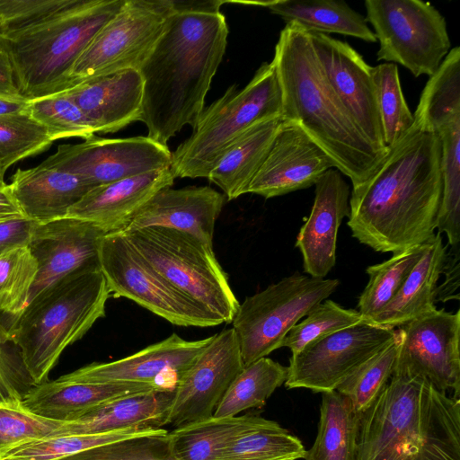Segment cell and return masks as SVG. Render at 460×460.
Instances as JSON below:
<instances>
[{
	"instance_id": "6da1fadb",
	"label": "cell",
	"mask_w": 460,
	"mask_h": 460,
	"mask_svg": "<svg viewBox=\"0 0 460 460\" xmlns=\"http://www.w3.org/2000/svg\"><path fill=\"white\" fill-rule=\"evenodd\" d=\"M227 1H173L172 13L138 72L143 81L139 121L147 137L165 145L184 126L194 129L222 61Z\"/></svg>"
},
{
	"instance_id": "7a4b0ae2",
	"label": "cell",
	"mask_w": 460,
	"mask_h": 460,
	"mask_svg": "<svg viewBox=\"0 0 460 460\" xmlns=\"http://www.w3.org/2000/svg\"><path fill=\"white\" fill-rule=\"evenodd\" d=\"M441 194L439 137L411 127L369 178L353 187L347 225L374 251L402 252L434 237Z\"/></svg>"
},
{
	"instance_id": "3957f363",
	"label": "cell",
	"mask_w": 460,
	"mask_h": 460,
	"mask_svg": "<svg viewBox=\"0 0 460 460\" xmlns=\"http://www.w3.org/2000/svg\"><path fill=\"white\" fill-rule=\"evenodd\" d=\"M272 62L282 92V119L298 126L356 187L385 156L359 130L328 83L306 31L286 24Z\"/></svg>"
},
{
	"instance_id": "277c9868",
	"label": "cell",
	"mask_w": 460,
	"mask_h": 460,
	"mask_svg": "<svg viewBox=\"0 0 460 460\" xmlns=\"http://www.w3.org/2000/svg\"><path fill=\"white\" fill-rule=\"evenodd\" d=\"M355 460H460V399L393 375L360 413Z\"/></svg>"
},
{
	"instance_id": "5b68a950",
	"label": "cell",
	"mask_w": 460,
	"mask_h": 460,
	"mask_svg": "<svg viewBox=\"0 0 460 460\" xmlns=\"http://www.w3.org/2000/svg\"><path fill=\"white\" fill-rule=\"evenodd\" d=\"M109 296L101 269L79 270L46 289L12 319L9 333L36 385L47 382L65 349L105 316Z\"/></svg>"
},
{
	"instance_id": "8992f818",
	"label": "cell",
	"mask_w": 460,
	"mask_h": 460,
	"mask_svg": "<svg viewBox=\"0 0 460 460\" xmlns=\"http://www.w3.org/2000/svg\"><path fill=\"white\" fill-rule=\"evenodd\" d=\"M125 1L81 0L45 23L0 37L20 95L31 101L70 89L76 60Z\"/></svg>"
},
{
	"instance_id": "52a82bcc",
	"label": "cell",
	"mask_w": 460,
	"mask_h": 460,
	"mask_svg": "<svg viewBox=\"0 0 460 460\" xmlns=\"http://www.w3.org/2000/svg\"><path fill=\"white\" fill-rule=\"evenodd\" d=\"M282 117V92L274 63H263L242 89L231 85L204 109L191 136L173 153L174 177L208 178L227 148L250 127Z\"/></svg>"
},
{
	"instance_id": "ba28073f",
	"label": "cell",
	"mask_w": 460,
	"mask_h": 460,
	"mask_svg": "<svg viewBox=\"0 0 460 460\" xmlns=\"http://www.w3.org/2000/svg\"><path fill=\"white\" fill-rule=\"evenodd\" d=\"M120 233L175 289L221 323H231L239 302L212 245L164 226Z\"/></svg>"
},
{
	"instance_id": "9c48e42d",
	"label": "cell",
	"mask_w": 460,
	"mask_h": 460,
	"mask_svg": "<svg viewBox=\"0 0 460 460\" xmlns=\"http://www.w3.org/2000/svg\"><path fill=\"white\" fill-rule=\"evenodd\" d=\"M337 279L294 273L247 296L231 323L244 367L281 348L292 327L339 287Z\"/></svg>"
},
{
	"instance_id": "30bf717a",
	"label": "cell",
	"mask_w": 460,
	"mask_h": 460,
	"mask_svg": "<svg viewBox=\"0 0 460 460\" xmlns=\"http://www.w3.org/2000/svg\"><path fill=\"white\" fill-rule=\"evenodd\" d=\"M367 22L379 42L377 61L400 64L415 77L432 75L450 51L447 22L430 3L366 0Z\"/></svg>"
},
{
	"instance_id": "8fae6325",
	"label": "cell",
	"mask_w": 460,
	"mask_h": 460,
	"mask_svg": "<svg viewBox=\"0 0 460 460\" xmlns=\"http://www.w3.org/2000/svg\"><path fill=\"white\" fill-rule=\"evenodd\" d=\"M172 13V0H126L74 65L70 85L141 66Z\"/></svg>"
},
{
	"instance_id": "7c38bea8",
	"label": "cell",
	"mask_w": 460,
	"mask_h": 460,
	"mask_svg": "<svg viewBox=\"0 0 460 460\" xmlns=\"http://www.w3.org/2000/svg\"><path fill=\"white\" fill-rule=\"evenodd\" d=\"M99 263L110 293L124 296L179 326L212 327L221 324L175 289L128 243L120 232L105 234Z\"/></svg>"
},
{
	"instance_id": "4fadbf2b",
	"label": "cell",
	"mask_w": 460,
	"mask_h": 460,
	"mask_svg": "<svg viewBox=\"0 0 460 460\" xmlns=\"http://www.w3.org/2000/svg\"><path fill=\"white\" fill-rule=\"evenodd\" d=\"M395 334V328L363 320L317 339L291 356L284 384L288 389L334 391Z\"/></svg>"
},
{
	"instance_id": "5bb4252c",
	"label": "cell",
	"mask_w": 460,
	"mask_h": 460,
	"mask_svg": "<svg viewBox=\"0 0 460 460\" xmlns=\"http://www.w3.org/2000/svg\"><path fill=\"white\" fill-rule=\"evenodd\" d=\"M397 329L401 341L393 375L424 377L459 398L460 311L436 308Z\"/></svg>"
},
{
	"instance_id": "9a60e30c",
	"label": "cell",
	"mask_w": 460,
	"mask_h": 460,
	"mask_svg": "<svg viewBox=\"0 0 460 460\" xmlns=\"http://www.w3.org/2000/svg\"><path fill=\"white\" fill-rule=\"evenodd\" d=\"M167 146L146 137L101 138L58 146L42 164L79 176L93 188L169 167Z\"/></svg>"
},
{
	"instance_id": "2e32d148",
	"label": "cell",
	"mask_w": 460,
	"mask_h": 460,
	"mask_svg": "<svg viewBox=\"0 0 460 460\" xmlns=\"http://www.w3.org/2000/svg\"><path fill=\"white\" fill-rule=\"evenodd\" d=\"M243 367L234 329L214 334L178 380L165 425L178 428L212 417L229 385Z\"/></svg>"
},
{
	"instance_id": "e0dca14e",
	"label": "cell",
	"mask_w": 460,
	"mask_h": 460,
	"mask_svg": "<svg viewBox=\"0 0 460 460\" xmlns=\"http://www.w3.org/2000/svg\"><path fill=\"white\" fill-rule=\"evenodd\" d=\"M307 34L319 65L337 97L362 134L386 154L372 66L347 42L328 34Z\"/></svg>"
},
{
	"instance_id": "ac0fdd59",
	"label": "cell",
	"mask_w": 460,
	"mask_h": 460,
	"mask_svg": "<svg viewBox=\"0 0 460 460\" xmlns=\"http://www.w3.org/2000/svg\"><path fill=\"white\" fill-rule=\"evenodd\" d=\"M106 234L74 217L36 223L28 242L38 272L25 307L55 283L79 270L100 269L99 248Z\"/></svg>"
},
{
	"instance_id": "d6986e66",
	"label": "cell",
	"mask_w": 460,
	"mask_h": 460,
	"mask_svg": "<svg viewBox=\"0 0 460 460\" xmlns=\"http://www.w3.org/2000/svg\"><path fill=\"white\" fill-rule=\"evenodd\" d=\"M213 337L186 341L172 333L126 358L93 362L60 377L85 383H147L174 390L181 375Z\"/></svg>"
},
{
	"instance_id": "ffe728a7",
	"label": "cell",
	"mask_w": 460,
	"mask_h": 460,
	"mask_svg": "<svg viewBox=\"0 0 460 460\" xmlns=\"http://www.w3.org/2000/svg\"><path fill=\"white\" fill-rule=\"evenodd\" d=\"M332 167V160L300 126L283 120L247 193L270 199L306 189Z\"/></svg>"
},
{
	"instance_id": "44dd1931",
	"label": "cell",
	"mask_w": 460,
	"mask_h": 460,
	"mask_svg": "<svg viewBox=\"0 0 460 460\" xmlns=\"http://www.w3.org/2000/svg\"><path fill=\"white\" fill-rule=\"evenodd\" d=\"M310 215L296 236V247L310 277L324 279L336 262L338 231L349 216V186L337 169L324 172L314 184Z\"/></svg>"
},
{
	"instance_id": "7402d4cb",
	"label": "cell",
	"mask_w": 460,
	"mask_h": 460,
	"mask_svg": "<svg viewBox=\"0 0 460 460\" xmlns=\"http://www.w3.org/2000/svg\"><path fill=\"white\" fill-rule=\"evenodd\" d=\"M174 179L169 166L95 187L66 217L90 222L106 234L123 232L145 204L160 190L171 187Z\"/></svg>"
},
{
	"instance_id": "603a6c76",
	"label": "cell",
	"mask_w": 460,
	"mask_h": 460,
	"mask_svg": "<svg viewBox=\"0 0 460 460\" xmlns=\"http://www.w3.org/2000/svg\"><path fill=\"white\" fill-rule=\"evenodd\" d=\"M224 202L223 194L207 186L164 188L145 204L123 232L164 226L186 232L213 246L215 225Z\"/></svg>"
},
{
	"instance_id": "cb8c5ba5",
	"label": "cell",
	"mask_w": 460,
	"mask_h": 460,
	"mask_svg": "<svg viewBox=\"0 0 460 460\" xmlns=\"http://www.w3.org/2000/svg\"><path fill=\"white\" fill-rule=\"evenodd\" d=\"M84 112L95 133H113L139 120L143 81L127 69L82 82L63 92Z\"/></svg>"
},
{
	"instance_id": "d4e9b609",
	"label": "cell",
	"mask_w": 460,
	"mask_h": 460,
	"mask_svg": "<svg viewBox=\"0 0 460 460\" xmlns=\"http://www.w3.org/2000/svg\"><path fill=\"white\" fill-rule=\"evenodd\" d=\"M155 390L170 389L147 383H85L59 377L36 385L22 405L40 417L66 423L107 402Z\"/></svg>"
},
{
	"instance_id": "484cf974",
	"label": "cell",
	"mask_w": 460,
	"mask_h": 460,
	"mask_svg": "<svg viewBox=\"0 0 460 460\" xmlns=\"http://www.w3.org/2000/svg\"><path fill=\"white\" fill-rule=\"evenodd\" d=\"M11 189L24 217L38 224L66 217L69 209L93 189L77 175L40 164L17 169Z\"/></svg>"
},
{
	"instance_id": "4316f807",
	"label": "cell",
	"mask_w": 460,
	"mask_h": 460,
	"mask_svg": "<svg viewBox=\"0 0 460 460\" xmlns=\"http://www.w3.org/2000/svg\"><path fill=\"white\" fill-rule=\"evenodd\" d=\"M173 395L174 390H155L107 402L64 423L51 437L161 429L165 425Z\"/></svg>"
},
{
	"instance_id": "83f0119b",
	"label": "cell",
	"mask_w": 460,
	"mask_h": 460,
	"mask_svg": "<svg viewBox=\"0 0 460 460\" xmlns=\"http://www.w3.org/2000/svg\"><path fill=\"white\" fill-rule=\"evenodd\" d=\"M447 246L437 233L427 244L416 265L394 298L368 321L389 327H399L436 309L435 291L442 274Z\"/></svg>"
},
{
	"instance_id": "f1b7e54d",
	"label": "cell",
	"mask_w": 460,
	"mask_h": 460,
	"mask_svg": "<svg viewBox=\"0 0 460 460\" xmlns=\"http://www.w3.org/2000/svg\"><path fill=\"white\" fill-rule=\"evenodd\" d=\"M282 122L279 116L250 127L227 148L210 171L207 179L218 186L228 200L247 193Z\"/></svg>"
},
{
	"instance_id": "f546056e",
	"label": "cell",
	"mask_w": 460,
	"mask_h": 460,
	"mask_svg": "<svg viewBox=\"0 0 460 460\" xmlns=\"http://www.w3.org/2000/svg\"><path fill=\"white\" fill-rule=\"evenodd\" d=\"M248 4L266 7L286 24L296 25L307 32L339 33L369 43L376 42L366 18L344 1L275 0Z\"/></svg>"
},
{
	"instance_id": "4dcf8cb0",
	"label": "cell",
	"mask_w": 460,
	"mask_h": 460,
	"mask_svg": "<svg viewBox=\"0 0 460 460\" xmlns=\"http://www.w3.org/2000/svg\"><path fill=\"white\" fill-rule=\"evenodd\" d=\"M265 418L254 414L210 417L168 432L177 460H219L224 448L240 435L259 426Z\"/></svg>"
},
{
	"instance_id": "1f68e13d",
	"label": "cell",
	"mask_w": 460,
	"mask_h": 460,
	"mask_svg": "<svg viewBox=\"0 0 460 460\" xmlns=\"http://www.w3.org/2000/svg\"><path fill=\"white\" fill-rule=\"evenodd\" d=\"M360 413L336 390L322 394L317 435L305 460H355Z\"/></svg>"
},
{
	"instance_id": "d6a6232c",
	"label": "cell",
	"mask_w": 460,
	"mask_h": 460,
	"mask_svg": "<svg viewBox=\"0 0 460 460\" xmlns=\"http://www.w3.org/2000/svg\"><path fill=\"white\" fill-rule=\"evenodd\" d=\"M460 117V48L455 47L429 76L413 113L412 127L419 131L435 132Z\"/></svg>"
},
{
	"instance_id": "836d02e7",
	"label": "cell",
	"mask_w": 460,
	"mask_h": 460,
	"mask_svg": "<svg viewBox=\"0 0 460 460\" xmlns=\"http://www.w3.org/2000/svg\"><path fill=\"white\" fill-rule=\"evenodd\" d=\"M288 367L264 357L244 367L217 404L214 417H234L261 408L287 379Z\"/></svg>"
},
{
	"instance_id": "e575fe53",
	"label": "cell",
	"mask_w": 460,
	"mask_h": 460,
	"mask_svg": "<svg viewBox=\"0 0 460 460\" xmlns=\"http://www.w3.org/2000/svg\"><path fill=\"white\" fill-rule=\"evenodd\" d=\"M441 143L442 194L436 219L438 234H446L447 244L460 243V117L437 131Z\"/></svg>"
},
{
	"instance_id": "d590c367",
	"label": "cell",
	"mask_w": 460,
	"mask_h": 460,
	"mask_svg": "<svg viewBox=\"0 0 460 460\" xmlns=\"http://www.w3.org/2000/svg\"><path fill=\"white\" fill-rule=\"evenodd\" d=\"M302 442L278 422L265 419L256 428L233 439L219 460H297L304 458Z\"/></svg>"
},
{
	"instance_id": "8d00e7d4",
	"label": "cell",
	"mask_w": 460,
	"mask_h": 460,
	"mask_svg": "<svg viewBox=\"0 0 460 460\" xmlns=\"http://www.w3.org/2000/svg\"><path fill=\"white\" fill-rule=\"evenodd\" d=\"M426 244L394 253L389 260L367 268L369 279L358 302V311L365 320L377 314L394 298L421 258Z\"/></svg>"
},
{
	"instance_id": "74e56055",
	"label": "cell",
	"mask_w": 460,
	"mask_h": 460,
	"mask_svg": "<svg viewBox=\"0 0 460 460\" xmlns=\"http://www.w3.org/2000/svg\"><path fill=\"white\" fill-rule=\"evenodd\" d=\"M383 140L388 150L400 141L414 123L401 87L397 65L383 63L372 66Z\"/></svg>"
},
{
	"instance_id": "f35d334b",
	"label": "cell",
	"mask_w": 460,
	"mask_h": 460,
	"mask_svg": "<svg viewBox=\"0 0 460 460\" xmlns=\"http://www.w3.org/2000/svg\"><path fill=\"white\" fill-rule=\"evenodd\" d=\"M400 341V332L396 329L394 338L385 348L336 388L350 401L357 412L362 413L368 408L391 378Z\"/></svg>"
},
{
	"instance_id": "ab89813d",
	"label": "cell",
	"mask_w": 460,
	"mask_h": 460,
	"mask_svg": "<svg viewBox=\"0 0 460 460\" xmlns=\"http://www.w3.org/2000/svg\"><path fill=\"white\" fill-rule=\"evenodd\" d=\"M53 140L28 111L0 115V181L16 162L47 149Z\"/></svg>"
},
{
	"instance_id": "60d3db41",
	"label": "cell",
	"mask_w": 460,
	"mask_h": 460,
	"mask_svg": "<svg viewBox=\"0 0 460 460\" xmlns=\"http://www.w3.org/2000/svg\"><path fill=\"white\" fill-rule=\"evenodd\" d=\"M38 272V263L27 245L0 255V314L13 319L28 301Z\"/></svg>"
},
{
	"instance_id": "b9f144b4",
	"label": "cell",
	"mask_w": 460,
	"mask_h": 460,
	"mask_svg": "<svg viewBox=\"0 0 460 460\" xmlns=\"http://www.w3.org/2000/svg\"><path fill=\"white\" fill-rule=\"evenodd\" d=\"M28 112L41 124L51 139L94 136V128L80 108L65 93H60L28 102Z\"/></svg>"
},
{
	"instance_id": "7bdbcfd3",
	"label": "cell",
	"mask_w": 460,
	"mask_h": 460,
	"mask_svg": "<svg viewBox=\"0 0 460 460\" xmlns=\"http://www.w3.org/2000/svg\"><path fill=\"white\" fill-rule=\"evenodd\" d=\"M155 429H157L48 437L23 445L8 453L5 457L19 460H58L103 444L150 433Z\"/></svg>"
},
{
	"instance_id": "ee69618b",
	"label": "cell",
	"mask_w": 460,
	"mask_h": 460,
	"mask_svg": "<svg viewBox=\"0 0 460 460\" xmlns=\"http://www.w3.org/2000/svg\"><path fill=\"white\" fill-rule=\"evenodd\" d=\"M301 322L295 324L284 338L292 356L308 343L365 320L358 310L346 309L331 299L316 305Z\"/></svg>"
},
{
	"instance_id": "f6af8a7d",
	"label": "cell",
	"mask_w": 460,
	"mask_h": 460,
	"mask_svg": "<svg viewBox=\"0 0 460 460\" xmlns=\"http://www.w3.org/2000/svg\"><path fill=\"white\" fill-rule=\"evenodd\" d=\"M58 460H177L172 454L168 431L153 432L103 444Z\"/></svg>"
},
{
	"instance_id": "bcb514c9",
	"label": "cell",
	"mask_w": 460,
	"mask_h": 460,
	"mask_svg": "<svg viewBox=\"0 0 460 460\" xmlns=\"http://www.w3.org/2000/svg\"><path fill=\"white\" fill-rule=\"evenodd\" d=\"M63 424L33 414L22 403H0V460L23 445L51 437Z\"/></svg>"
},
{
	"instance_id": "7dc6e473",
	"label": "cell",
	"mask_w": 460,
	"mask_h": 460,
	"mask_svg": "<svg viewBox=\"0 0 460 460\" xmlns=\"http://www.w3.org/2000/svg\"><path fill=\"white\" fill-rule=\"evenodd\" d=\"M81 0H0V37L39 26Z\"/></svg>"
},
{
	"instance_id": "c3c4849f",
	"label": "cell",
	"mask_w": 460,
	"mask_h": 460,
	"mask_svg": "<svg viewBox=\"0 0 460 460\" xmlns=\"http://www.w3.org/2000/svg\"><path fill=\"white\" fill-rule=\"evenodd\" d=\"M35 385L19 347L0 319V403L21 404Z\"/></svg>"
},
{
	"instance_id": "681fc988",
	"label": "cell",
	"mask_w": 460,
	"mask_h": 460,
	"mask_svg": "<svg viewBox=\"0 0 460 460\" xmlns=\"http://www.w3.org/2000/svg\"><path fill=\"white\" fill-rule=\"evenodd\" d=\"M442 274L446 275V279L442 285L436 288L435 302L458 299L455 293L459 296V246L451 247L448 252L447 251Z\"/></svg>"
},
{
	"instance_id": "f907efd6",
	"label": "cell",
	"mask_w": 460,
	"mask_h": 460,
	"mask_svg": "<svg viewBox=\"0 0 460 460\" xmlns=\"http://www.w3.org/2000/svg\"><path fill=\"white\" fill-rule=\"evenodd\" d=\"M35 224L27 218L0 224V255L14 247L27 245Z\"/></svg>"
},
{
	"instance_id": "816d5d0a",
	"label": "cell",
	"mask_w": 460,
	"mask_h": 460,
	"mask_svg": "<svg viewBox=\"0 0 460 460\" xmlns=\"http://www.w3.org/2000/svg\"><path fill=\"white\" fill-rule=\"evenodd\" d=\"M26 218L17 203L10 184L0 183V224Z\"/></svg>"
},
{
	"instance_id": "f5cc1de1",
	"label": "cell",
	"mask_w": 460,
	"mask_h": 460,
	"mask_svg": "<svg viewBox=\"0 0 460 460\" xmlns=\"http://www.w3.org/2000/svg\"><path fill=\"white\" fill-rule=\"evenodd\" d=\"M0 97H22L15 84L10 61L2 49H0Z\"/></svg>"
},
{
	"instance_id": "db71d44e",
	"label": "cell",
	"mask_w": 460,
	"mask_h": 460,
	"mask_svg": "<svg viewBox=\"0 0 460 460\" xmlns=\"http://www.w3.org/2000/svg\"><path fill=\"white\" fill-rule=\"evenodd\" d=\"M28 102L23 97H0V115L26 111Z\"/></svg>"
},
{
	"instance_id": "11a10c76",
	"label": "cell",
	"mask_w": 460,
	"mask_h": 460,
	"mask_svg": "<svg viewBox=\"0 0 460 460\" xmlns=\"http://www.w3.org/2000/svg\"><path fill=\"white\" fill-rule=\"evenodd\" d=\"M1 460H19V459L13 458V457H5V458H3Z\"/></svg>"
},
{
	"instance_id": "9f6ffc18",
	"label": "cell",
	"mask_w": 460,
	"mask_h": 460,
	"mask_svg": "<svg viewBox=\"0 0 460 460\" xmlns=\"http://www.w3.org/2000/svg\"><path fill=\"white\" fill-rule=\"evenodd\" d=\"M2 182H4V181H0V183H2Z\"/></svg>"
},
{
	"instance_id": "6f0895ef",
	"label": "cell",
	"mask_w": 460,
	"mask_h": 460,
	"mask_svg": "<svg viewBox=\"0 0 460 460\" xmlns=\"http://www.w3.org/2000/svg\"></svg>"
},
{
	"instance_id": "680465c9",
	"label": "cell",
	"mask_w": 460,
	"mask_h": 460,
	"mask_svg": "<svg viewBox=\"0 0 460 460\" xmlns=\"http://www.w3.org/2000/svg\"></svg>"
}]
</instances>
